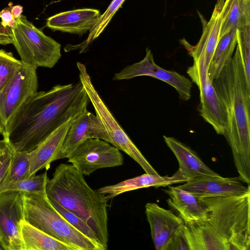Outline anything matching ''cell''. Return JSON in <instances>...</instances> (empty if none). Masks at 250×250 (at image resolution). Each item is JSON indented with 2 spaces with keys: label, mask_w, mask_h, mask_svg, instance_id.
I'll return each instance as SVG.
<instances>
[{
  "label": "cell",
  "mask_w": 250,
  "mask_h": 250,
  "mask_svg": "<svg viewBox=\"0 0 250 250\" xmlns=\"http://www.w3.org/2000/svg\"><path fill=\"white\" fill-rule=\"evenodd\" d=\"M89 99L79 81L37 91L20 108L2 135L15 151L30 152L56 129L87 109Z\"/></svg>",
  "instance_id": "obj_1"
},
{
  "label": "cell",
  "mask_w": 250,
  "mask_h": 250,
  "mask_svg": "<svg viewBox=\"0 0 250 250\" xmlns=\"http://www.w3.org/2000/svg\"><path fill=\"white\" fill-rule=\"evenodd\" d=\"M200 197L207 207L206 216L183 226L189 250H250V191Z\"/></svg>",
  "instance_id": "obj_2"
},
{
  "label": "cell",
  "mask_w": 250,
  "mask_h": 250,
  "mask_svg": "<svg viewBox=\"0 0 250 250\" xmlns=\"http://www.w3.org/2000/svg\"><path fill=\"white\" fill-rule=\"evenodd\" d=\"M212 85L224 105L228 129L224 136L232 150L238 177L250 183V83L246 79L239 47Z\"/></svg>",
  "instance_id": "obj_3"
},
{
  "label": "cell",
  "mask_w": 250,
  "mask_h": 250,
  "mask_svg": "<svg viewBox=\"0 0 250 250\" xmlns=\"http://www.w3.org/2000/svg\"><path fill=\"white\" fill-rule=\"evenodd\" d=\"M50 200L57 202L84 221L104 250L108 248V198L90 188L84 175L72 164L57 166L45 188Z\"/></svg>",
  "instance_id": "obj_4"
},
{
  "label": "cell",
  "mask_w": 250,
  "mask_h": 250,
  "mask_svg": "<svg viewBox=\"0 0 250 250\" xmlns=\"http://www.w3.org/2000/svg\"><path fill=\"white\" fill-rule=\"evenodd\" d=\"M23 220L73 250H104L78 230L51 204L45 191L23 192Z\"/></svg>",
  "instance_id": "obj_5"
},
{
  "label": "cell",
  "mask_w": 250,
  "mask_h": 250,
  "mask_svg": "<svg viewBox=\"0 0 250 250\" xmlns=\"http://www.w3.org/2000/svg\"><path fill=\"white\" fill-rule=\"evenodd\" d=\"M11 29L13 43L22 63L52 68L61 57V45L45 35L26 17L21 15Z\"/></svg>",
  "instance_id": "obj_6"
},
{
  "label": "cell",
  "mask_w": 250,
  "mask_h": 250,
  "mask_svg": "<svg viewBox=\"0 0 250 250\" xmlns=\"http://www.w3.org/2000/svg\"><path fill=\"white\" fill-rule=\"evenodd\" d=\"M79 79L103 124L108 138V143L122 150L136 161L146 173L158 174L120 125L102 99L92 82L85 65L77 62Z\"/></svg>",
  "instance_id": "obj_7"
},
{
  "label": "cell",
  "mask_w": 250,
  "mask_h": 250,
  "mask_svg": "<svg viewBox=\"0 0 250 250\" xmlns=\"http://www.w3.org/2000/svg\"><path fill=\"white\" fill-rule=\"evenodd\" d=\"M68 159V162L84 176H89L99 169L113 167L124 164V158L120 150L98 138L86 140Z\"/></svg>",
  "instance_id": "obj_8"
},
{
  "label": "cell",
  "mask_w": 250,
  "mask_h": 250,
  "mask_svg": "<svg viewBox=\"0 0 250 250\" xmlns=\"http://www.w3.org/2000/svg\"><path fill=\"white\" fill-rule=\"evenodd\" d=\"M37 69L22 63L13 78L0 92V122L3 129L20 108L38 91Z\"/></svg>",
  "instance_id": "obj_9"
},
{
  "label": "cell",
  "mask_w": 250,
  "mask_h": 250,
  "mask_svg": "<svg viewBox=\"0 0 250 250\" xmlns=\"http://www.w3.org/2000/svg\"><path fill=\"white\" fill-rule=\"evenodd\" d=\"M227 0H217L211 17L207 21L199 14L203 30L201 36L195 45H191L185 39L181 42L193 59V65L201 70L208 71L217 45L220 40L221 29Z\"/></svg>",
  "instance_id": "obj_10"
},
{
  "label": "cell",
  "mask_w": 250,
  "mask_h": 250,
  "mask_svg": "<svg viewBox=\"0 0 250 250\" xmlns=\"http://www.w3.org/2000/svg\"><path fill=\"white\" fill-rule=\"evenodd\" d=\"M23 220V192H0V246L3 250H23L21 223Z\"/></svg>",
  "instance_id": "obj_11"
},
{
  "label": "cell",
  "mask_w": 250,
  "mask_h": 250,
  "mask_svg": "<svg viewBox=\"0 0 250 250\" xmlns=\"http://www.w3.org/2000/svg\"><path fill=\"white\" fill-rule=\"evenodd\" d=\"M146 55L139 62L127 65L114 74L113 80H129L139 76H149L167 83L174 87L180 100L188 101L191 97L192 82L179 73L165 69L154 62L150 49L146 48Z\"/></svg>",
  "instance_id": "obj_12"
},
{
  "label": "cell",
  "mask_w": 250,
  "mask_h": 250,
  "mask_svg": "<svg viewBox=\"0 0 250 250\" xmlns=\"http://www.w3.org/2000/svg\"><path fill=\"white\" fill-rule=\"evenodd\" d=\"M187 73L198 87L200 104L199 111L203 119L218 134L225 136L228 123L226 108L217 96L208 74H203L188 67Z\"/></svg>",
  "instance_id": "obj_13"
},
{
  "label": "cell",
  "mask_w": 250,
  "mask_h": 250,
  "mask_svg": "<svg viewBox=\"0 0 250 250\" xmlns=\"http://www.w3.org/2000/svg\"><path fill=\"white\" fill-rule=\"evenodd\" d=\"M90 138H98L108 142V137L99 118L86 109L71 121L58 160L68 158L80 145Z\"/></svg>",
  "instance_id": "obj_14"
},
{
  "label": "cell",
  "mask_w": 250,
  "mask_h": 250,
  "mask_svg": "<svg viewBox=\"0 0 250 250\" xmlns=\"http://www.w3.org/2000/svg\"><path fill=\"white\" fill-rule=\"evenodd\" d=\"M145 213L155 249L167 250L174 234L184 225L183 219L154 203L146 204Z\"/></svg>",
  "instance_id": "obj_15"
},
{
  "label": "cell",
  "mask_w": 250,
  "mask_h": 250,
  "mask_svg": "<svg viewBox=\"0 0 250 250\" xmlns=\"http://www.w3.org/2000/svg\"><path fill=\"white\" fill-rule=\"evenodd\" d=\"M179 187L198 197L230 196L250 191L237 177H198L191 179Z\"/></svg>",
  "instance_id": "obj_16"
},
{
  "label": "cell",
  "mask_w": 250,
  "mask_h": 250,
  "mask_svg": "<svg viewBox=\"0 0 250 250\" xmlns=\"http://www.w3.org/2000/svg\"><path fill=\"white\" fill-rule=\"evenodd\" d=\"M100 15L99 10L96 9H78L49 17L46 26L54 31L82 35L91 29Z\"/></svg>",
  "instance_id": "obj_17"
},
{
  "label": "cell",
  "mask_w": 250,
  "mask_h": 250,
  "mask_svg": "<svg viewBox=\"0 0 250 250\" xmlns=\"http://www.w3.org/2000/svg\"><path fill=\"white\" fill-rule=\"evenodd\" d=\"M187 180L178 170L172 176H161L159 174L146 173L140 176L128 179L114 185L102 187L98 189L106 196L108 199H112L122 193L134 190L154 187H167L173 184L186 182Z\"/></svg>",
  "instance_id": "obj_18"
},
{
  "label": "cell",
  "mask_w": 250,
  "mask_h": 250,
  "mask_svg": "<svg viewBox=\"0 0 250 250\" xmlns=\"http://www.w3.org/2000/svg\"><path fill=\"white\" fill-rule=\"evenodd\" d=\"M163 138L177 159L179 165L178 170L187 181L198 177L219 176L207 167L188 146L174 137L163 136Z\"/></svg>",
  "instance_id": "obj_19"
},
{
  "label": "cell",
  "mask_w": 250,
  "mask_h": 250,
  "mask_svg": "<svg viewBox=\"0 0 250 250\" xmlns=\"http://www.w3.org/2000/svg\"><path fill=\"white\" fill-rule=\"evenodd\" d=\"M163 189L169 197L167 204L175 209L184 223L196 221L204 218L207 207L200 197L179 187L167 186Z\"/></svg>",
  "instance_id": "obj_20"
},
{
  "label": "cell",
  "mask_w": 250,
  "mask_h": 250,
  "mask_svg": "<svg viewBox=\"0 0 250 250\" xmlns=\"http://www.w3.org/2000/svg\"><path fill=\"white\" fill-rule=\"evenodd\" d=\"M74 119L68 121L56 129L42 143L30 152V176L35 175L39 170L48 169L50 164L58 160L65 135Z\"/></svg>",
  "instance_id": "obj_21"
},
{
  "label": "cell",
  "mask_w": 250,
  "mask_h": 250,
  "mask_svg": "<svg viewBox=\"0 0 250 250\" xmlns=\"http://www.w3.org/2000/svg\"><path fill=\"white\" fill-rule=\"evenodd\" d=\"M21 236L23 250H73L59 240L22 220Z\"/></svg>",
  "instance_id": "obj_22"
},
{
  "label": "cell",
  "mask_w": 250,
  "mask_h": 250,
  "mask_svg": "<svg viewBox=\"0 0 250 250\" xmlns=\"http://www.w3.org/2000/svg\"><path fill=\"white\" fill-rule=\"evenodd\" d=\"M220 39L233 30L250 25V0H227Z\"/></svg>",
  "instance_id": "obj_23"
},
{
  "label": "cell",
  "mask_w": 250,
  "mask_h": 250,
  "mask_svg": "<svg viewBox=\"0 0 250 250\" xmlns=\"http://www.w3.org/2000/svg\"><path fill=\"white\" fill-rule=\"evenodd\" d=\"M236 31L231 30L219 41L208 71V77L212 82L232 57L237 44Z\"/></svg>",
  "instance_id": "obj_24"
},
{
  "label": "cell",
  "mask_w": 250,
  "mask_h": 250,
  "mask_svg": "<svg viewBox=\"0 0 250 250\" xmlns=\"http://www.w3.org/2000/svg\"><path fill=\"white\" fill-rule=\"evenodd\" d=\"M49 179L47 172L33 175L21 180L0 184V192L5 191H18L22 192H37L45 191Z\"/></svg>",
  "instance_id": "obj_25"
},
{
  "label": "cell",
  "mask_w": 250,
  "mask_h": 250,
  "mask_svg": "<svg viewBox=\"0 0 250 250\" xmlns=\"http://www.w3.org/2000/svg\"><path fill=\"white\" fill-rule=\"evenodd\" d=\"M30 166V152L14 151L8 170L1 183L24 180L29 177L31 176Z\"/></svg>",
  "instance_id": "obj_26"
},
{
  "label": "cell",
  "mask_w": 250,
  "mask_h": 250,
  "mask_svg": "<svg viewBox=\"0 0 250 250\" xmlns=\"http://www.w3.org/2000/svg\"><path fill=\"white\" fill-rule=\"evenodd\" d=\"M22 62L15 58L12 53L0 49V92L14 76Z\"/></svg>",
  "instance_id": "obj_27"
},
{
  "label": "cell",
  "mask_w": 250,
  "mask_h": 250,
  "mask_svg": "<svg viewBox=\"0 0 250 250\" xmlns=\"http://www.w3.org/2000/svg\"><path fill=\"white\" fill-rule=\"evenodd\" d=\"M125 0H113L105 11L101 15L95 24L89 31L87 39L83 43V50L104 31L117 11Z\"/></svg>",
  "instance_id": "obj_28"
},
{
  "label": "cell",
  "mask_w": 250,
  "mask_h": 250,
  "mask_svg": "<svg viewBox=\"0 0 250 250\" xmlns=\"http://www.w3.org/2000/svg\"><path fill=\"white\" fill-rule=\"evenodd\" d=\"M50 201L57 211L60 213L70 224L92 241L101 246L104 249V247L100 244L98 240L92 229L84 221L73 213L64 208L57 202L51 200H50Z\"/></svg>",
  "instance_id": "obj_29"
},
{
  "label": "cell",
  "mask_w": 250,
  "mask_h": 250,
  "mask_svg": "<svg viewBox=\"0 0 250 250\" xmlns=\"http://www.w3.org/2000/svg\"><path fill=\"white\" fill-rule=\"evenodd\" d=\"M237 44L239 47L248 82L250 83V25L236 31Z\"/></svg>",
  "instance_id": "obj_30"
},
{
  "label": "cell",
  "mask_w": 250,
  "mask_h": 250,
  "mask_svg": "<svg viewBox=\"0 0 250 250\" xmlns=\"http://www.w3.org/2000/svg\"><path fill=\"white\" fill-rule=\"evenodd\" d=\"M14 151L7 142L6 146L0 154V184L7 174Z\"/></svg>",
  "instance_id": "obj_31"
},
{
  "label": "cell",
  "mask_w": 250,
  "mask_h": 250,
  "mask_svg": "<svg viewBox=\"0 0 250 250\" xmlns=\"http://www.w3.org/2000/svg\"><path fill=\"white\" fill-rule=\"evenodd\" d=\"M183 226L174 234L169 246L167 247V250H190L189 246L183 231Z\"/></svg>",
  "instance_id": "obj_32"
},
{
  "label": "cell",
  "mask_w": 250,
  "mask_h": 250,
  "mask_svg": "<svg viewBox=\"0 0 250 250\" xmlns=\"http://www.w3.org/2000/svg\"><path fill=\"white\" fill-rule=\"evenodd\" d=\"M0 18L1 20L0 24L4 28H13L16 25V20L9 8L3 9L0 12Z\"/></svg>",
  "instance_id": "obj_33"
},
{
  "label": "cell",
  "mask_w": 250,
  "mask_h": 250,
  "mask_svg": "<svg viewBox=\"0 0 250 250\" xmlns=\"http://www.w3.org/2000/svg\"><path fill=\"white\" fill-rule=\"evenodd\" d=\"M13 43V38L11 29L4 28L0 24V44L7 45Z\"/></svg>",
  "instance_id": "obj_34"
},
{
  "label": "cell",
  "mask_w": 250,
  "mask_h": 250,
  "mask_svg": "<svg viewBox=\"0 0 250 250\" xmlns=\"http://www.w3.org/2000/svg\"><path fill=\"white\" fill-rule=\"evenodd\" d=\"M23 11V7L21 5H17L11 7V12L15 19L18 18Z\"/></svg>",
  "instance_id": "obj_35"
},
{
  "label": "cell",
  "mask_w": 250,
  "mask_h": 250,
  "mask_svg": "<svg viewBox=\"0 0 250 250\" xmlns=\"http://www.w3.org/2000/svg\"><path fill=\"white\" fill-rule=\"evenodd\" d=\"M7 144V142L3 139L0 140V154Z\"/></svg>",
  "instance_id": "obj_36"
},
{
  "label": "cell",
  "mask_w": 250,
  "mask_h": 250,
  "mask_svg": "<svg viewBox=\"0 0 250 250\" xmlns=\"http://www.w3.org/2000/svg\"><path fill=\"white\" fill-rule=\"evenodd\" d=\"M3 131V127L0 122V134H2Z\"/></svg>",
  "instance_id": "obj_37"
},
{
  "label": "cell",
  "mask_w": 250,
  "mask_h": 250,
  "mask_svg": "<svg viewBox=\"0 0 250 250\" xmlns=\"http://www.w3.org/2000/svg\"><path fill=\"white\" fill-rule=\"evenodd\" d=\"M0 250H2V249H1V247H0Z\"/></svg>",
  "instance_id": "obj_38"
}]
</instances>
